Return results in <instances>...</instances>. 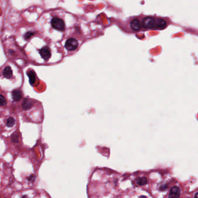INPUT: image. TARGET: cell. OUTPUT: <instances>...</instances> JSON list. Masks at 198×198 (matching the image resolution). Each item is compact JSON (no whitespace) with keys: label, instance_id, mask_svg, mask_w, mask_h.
I'll list each match as a JSON object with an SVG mask.
<instances>
[{"label":"cell","instance_id":"cell-13","mask_svg":"<svg viewBox=\"0 0 198 198\" xmlns=\"http://www.w3.org/2000/svg\"><path fill=\"white\" fill-rule=\"evenodd\" d=\"M15 120L12 117H10L7 120V126L9 127H12L15 124Z\"/></svg>","mask_w":198,"mask_h":198},{"label":"cell","instance_id":"cell-11","mask_svg":"<svg viewBox=\"0 0 198 198\" xmlns=\"http://www.w3.org/2000/svg\"><path fill=\"white\" fill-rule=\"evenodd\" d=\"M28 76L30 78V83L33 85L36 81V75L33 71H29L28 72Z\"/></svg>","mask_w":198,"mask_h":198},{"label":"cell","instance_id":"cell-1","mask_svg":"<svg viewBox=\"0 0 198 198\" xmlns=\"http://www.w3.org/2000/svg\"><path fill=\"white\" fill-rule=\"evenodd\" d=\"M141 27L145 29H156V20L153 17H145L141 22Z\"/></svg>","mask_w":198,"mask_h":198},{"label":"cell","instance_id":"cell-4","mask_svg":"<svg viewBox=\"0 0 198 198\" xmlns=\"http://www.w3.org/2000/svg\"><path fill=\"white\" fill-rule=\"evenodd\" d=\"M156 20V29L157 30H163L166 28L168 23L164 18L157 17L155 18Z\"/></svg>","mask_w":198,"mask_h":198},{"label":"cell","instance_id":"cell-10","mask_svg":"<svg viewBox=\"0 0 198 198\" xmlns=\"http://www.w3.org/2000/svg\"><path fill=\"white\" fill-rule=\"evenodd\" d=\"M3 75L7 79H10L12 76V70L9 66L6 67L3 70Z\"/></svg>","mask_w":198,"mask_h":198},{"label":"cell","instance_id":"cell-8","mask_svg":"<svg viewBox=\"0 0 198 198\" xmlns=\"http://www.w3.org/2000/svg\"><path fill=\"white\" fill-rule=\"evenodd\" d=\"M12 98L14 101H18L21 99L22 98V92L19 90H15L12 92Z\"/></svg>","mask_w":198,"mask_h":198},{"label":"cell","instance_id":"cell-2","mask_svg":"<svg viewBox=\"0 0 198 198\" xmlns=\"http://www.w3.org/2000/svg\"><path fill=\"white\" fill-rule=\"evenodd\" d=\"M51 25L52 28L59 31H64L65 29V25L64 21L57 17H54L51 21Z\"/></svg>","mask_w":198,"mask_h":198},{"label":"cell","instance_id":"cell-5","mask_svg":"<svg viewBox=\"0 0 198 198\" xmlns=\"http://www.w3.org/2000/svg\"><path fill=\"white\" fill-rule=\"evenodd\" d=\"M130 26L131 29L134 32H138L141 29V21L137 18L132 19L130 23Z\"/></svg>","mask_w":198,"mask_h":198},{"label":"cell","instance_id":"cell-3","mask_svg":"<svg viewBox=\"0 0 198 198\" xmlns=\"http://www.w3.org/2000/svg\"><path fill=\"white\" fill-rule=\"evenodd\" d=\"M78 45V42L75 39L70 38L66 41L65 47L68 51H72L76 50L77 48Z\"/></svg>","mask_w":198,"mask_h":198},{"label":"cell","instance_id":"cell-14","mask_svg":"<svg viewBox=\"0 0 198 198\" xmlns=\"http://www.w3.org/2000/svg\"><path fill=\"white\" fill-rule=\"evenodd\" d=\"M7 104V101L4 96L0 95V106H5Z\"/></svg>","mask_w":198,"mask_h":198},{"label":"cell","instance_id":"cell-12","mask_svg":"<svg viewBox=\"0 0 198 198\" xmlns=\"http://www.w3.org/2000/svg\"><path fill=\"white\" fill-rule=\"evenodd\" d=\"M137 184L139 185H146L147 184V182H148V180H147V178L145 177H140V178H138L137 179Z\"/></svg>","mask_w":198,"mask_h":198},{"label":"cell","instance_id":"cell-20","mask_svg":"<svg viewBox=\"0 0 198 198\" xmlns=\"http://www.w3.org/2000/svg\"><path fill=\"white\" fill-rule=\"evenodd\" d=\"M197 193H196L195 195V197L194 198H197Z\"/></svg>","mask_w":198,"mask_h":198},{"label":"cell","instance_id":"cell-7","mask_svg":"<svg viewBox=\"0 0 198 198\" xmlns=\"http://www.w3.org/2000/svg\"><path fill=\"white\" fill-rule=\"evenodd\" d=\"M180 196V189L178 186H173L171 188L168 198H179Z\"/></svg>","mask_w":198,"mask_h":198},{"label":"cell","instance_id":"cell-19","mask_svg":"<svg viewBox=\"0 0 198 198\" xmlns=\"http://www.w3.org/2000/svg\"><path fill=\"white\" fill-rule=\"evenodd\" d=\"M139 198H147V197L145 196H140Z\"/></svg>","mask_w":198,"mask_h":198},{"label":"cell","instance_id":"cell-16","mask_svg":"<svg viewBox=\"0 0 198 198\" xmlns=\"http://www.w3.org/2000/svg\"><path fill=\"white\" fill-rule=\"evenodd\" d=\"M33 34V33H32V32H28L27 33H26V34L25 35V39H26V40H28V39H29L32 35Z\"/></svg>","mask_w":198,"mask_h":198},{"label":"cell","instance_id":"cell-17","mask_svg":"<svg viewBox=\"0 0 198 198\" xmlns=\"http://www.w3.org/2000/svg\"><path fill=\"white\" fill-rule=\"evenodd\" d=\"M167 185H166V184H164V185H163L162 186H160V189L161 190H166V189H167Z\"/></svg>","mask_w":198,"mask_h":198},{"label":"cell","instance_id":"cell-9","mask_svg":"<svg viewBox=\"0 0 198 198\" xmlns=\"http://www.w3.org/2000/svg\"><path fill=\"white\" fill-rule=\"evenodd\" d=\"M33 106V102L28 99H25L22 103V108L24 110H29Z\"/></svg>","mask_w":198,"mask_h":198},{"label":"cell","instance_id":"cell-6","mask_svg":"<svg viewBox=\"0 0 198 198\" xmlns=\"http://www.w3.org/2000/svg\"><path fill=\"white\" fill-rule=\"evenodd\" d=\"M39 52L41 57L46 61H48L50 58L51 55V51L48 47H43L40 50Z\"/></svg>","mask_w":198,"mask_h":198},{"label":"cell","instance_id":"cell-21","mask_svg":"<svg viewBox=\"0 0 198 198\" xmlns=\"http://www.w3.org/2000/svg\"><path fill=\"white\" fill-rule=\"evenodd\" d=\"M22 198H28V196H27L25 195V196H23Z\"/></svg>","mask_w":198,"mask_h":198},{"label":"cell","instance_id":"cell-18","mask_svg":"<svg viewBox=\"0 0 198 198\" xmlns=\"http://www.w3.org/2000/svg\"><path fill=\"white\" fill-rule=\"evenodd\" d=\"M34 178H35V176L34 175H32L28 178V179L30 181H33L34 179Z\"/></svg>","mask_w":198,"mask_h":198},{"label":"cell","instance_id":"cell-15","mask_svg":"<svg viewBox=\"0 0 198 198\" xmlns=\"http://www.w3.org/2000/svg\"><path fill=\"white\" fill-rule=\"evenodd\" d=\"M12 141L14 142H19V136L17 134H14L12 136Z\"/></svg>","mask_w":198,"mask_h":198}]
</instances>
